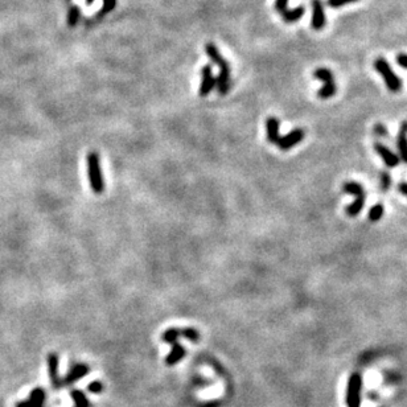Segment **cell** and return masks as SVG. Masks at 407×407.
Returning <instances> with one entry per match:
<instances>
[{"label": "cell", "instance_id": "obj_1", "mask_svg": "<svg viewBox=\"0 0 407 407\" xmlns=\"http://www.w3.org/2000/svg\"><path fill=\"white\" fill-rule=\"evenodd\" d=\"M87 176H89L90 188L96 195H101L105 191V181H103L102 168H101V158L98 152L91 151L86 156Z\"/></svg>", "mask_w": 407, "mask_h": 407}, {"label": "cell", "instance_id": "obj_2", "mask_svg": "<svg viewBox=\"0 0 407 407\" xmlns=\"http://www.w3.org/2000/svg\"><path fill=\"white\" fill-rule=\"evenodd\" d=\"M342 191L348 195H352L356 197L353 204L347 206V214L349 217H356L358 213L364 209L365 205V191L364 186L358 184L357 181H345L342 184Z\"/></svg>", "mask_w": 407, "mask_h": 407}, {"label": "cell", "instance_id": "obj_3", "mask_svg": "<svg viewBox=\"0 0 407 407\" xmlns=\"http://www.w3.org/2000/svg\"><path fill=\"white\" fill-rule=\"evenodd\" d=\"M374 68L381 74V77L384 78L387 89L390 90L391 93H398L402 89V82H400L399 77L394 73V70L391 69L390 64L387 62L386 58L378 57L377 60L374 61Z\"/></svg>", "mask_w": 407, "mask_h": 407}, {"label": "cell", "instance_id": "obj_4", "mask_svg": "<svg viewBox=\"0 0 407 407\" xmlns=\"http://www.w3.org/2000/svg\"><path fill=\"white\" fill-rule=\"evenodd\" d=\"M314 77L316 80H320L324 82V86L321 87L318 91V97L321 100H328L336 94L337 87H336V82H334L333 73L327 68H319L314 72Z\"/></svg>", "mask_w": 407, "mask_h": 407}, {"label": "cell", "instance_id": "obj_5", "mask_svg": "<svg viewBox=\"0 0 407 407\" xmlns=\"http://www.w3.org/2000/svg\"><path fill=\"white\" fill-rule=\"evenodd\" d=\"M361 390H362V377L358 373H353L348 380L347 404L348 407H360Z\"/></svg>", "mask_w": 407, "mask_h": 407}, {"label": "cell", "instance_id": "obj_6", "mask_svg": "<svg viewBox=\"0 0 407 407\" xmlns=\"http://www.w3.org/2000/svg\"><path fill=\"white\" fill-rule=\"evenodd\" d=\"M220 74L215 78V89L221 96H226L232 86V80H230V65L228 61L220 65Z\"/></svg>", "mask_w": 407, "mask_h": 407}, {"label": "cell", "instance_id": "obj_7", "mask_svg": "<svg viewBox=\"0 0 407 407\" xmlns=\"http://www.w3.org/2000/svg\"><path fill=\"white\" fill-rule=\"evenodd\" d=\"M215 89V77L210 65H205L201 69V82H200V97H208Z\"/></svg>", "mask_w": 407, "mask_h": 407}, {"label": "cell", "instance_id": "obj_8", "mask_svg": "<svg viewBox=\"0 0 407 407\" xmlns=\"http://www.w3.org/2000/svg\"><path fill=\"white\" fill-rule=\"evenodd\" d=\"M305 133L303 129H294L291 133H288L287 135L280 136L276 143V146L279 147V149L281 151H288L291 149L292 147H295L296 144L301 143V140L304 139Z\"/></svg>", "mask_w": 407, "mask_h": 407}, {"label": "cell", "instance_id": "obj_9", "mask_svg": "<svg viewBox=\"0 0 407 407\" xmlns=\"http://www.w3.org/2000/svg\"><path fill=\"white\" fill-rule=\"evenodd\" d=\"M89 371H90L89 365H86V364L73 365V366L70 367V370L68 371L67 375H65L62 380H61V384H62V386H65V385L74 384V382L80 381L81 378H83L85 375H87Z\"/></svg>", "mask_w": 407, "mask_h": 407}, {"label": "cell", "instance_id": "obj_10", "mask_svg": "<svg viewBox=\"0 0 407 407\" xmlns=\"http://www.w3.org/2000/svg\"><path fill=\"white\" fill-rule=\"evenodd\" d=\"M48 369H49V378L53 389L62 387L61 378L58 375V354L54 353V352L48 354Z\"/></svg>", "mask_w": 407, "mask_h": 407}, {"label": "cell", "instance_id": "obj_11", "mask_svg": "<svg viewBox=\"0 0 407 407\" xmlns=\"http://www.w3.org/2000/svg\"><path fill=\"white\" fill-rule=\"evenodd\" d=\"M325 25L324 7L321 0H312V28L315 30L323 29Z\"/></svg>", "mask_w": 407, "mask_h": 407}, {"label": "cell", "instance_id": "obj_12", "mask_svg": "<svg viewBox=\"0 0 407 407\" xmlns=\"http://www.w3.org/2000/svg\"><path fill=\"white\" fill-rule=\"evenodd\" d=\"M374 149H375V152L384 159L385 164H386L389 168H394V167H397L398 164H399V158H398L393 151H390V149L387 148L386 146H384L382 143H374Z\"/></svg>", "mask_w": 407, "mask_h": 407}, {"label": "cell", "instance_id": "obj_13", "mask_svg": "<svg viewBox=\"0 0 407 407\" xmlns=\"http://www.w3.org/2000/svg\"><path fill=\"white\" fill-rule=\"evenodd\" d=\"M279 127H280V122L278 118L275 116H268L266 119V135H267V140L271 144H276L280 138L279 135Z\"/></svg>", "mask_w": 407, "mask_h": 407}, {"label": "cell", "instance_id": "obj_14", "mask_svg": "<svg viewBox=\"0 0 407 407\" xmlns=\"http://www.w3.org/2000/svg\"><path fill=\"white\" fill-rule=\"evenodd\" d=\"M186 354V351L185 348L182 347L180 342H173L172 344V349H171V352H169V354L166 357V364L168 365V366H173V365H176L179 361H181L182 358L185 357Z\"/></svg>", "mask_w": 407, "mask_h": 407}, {"label": "cell", "instance_id": "obj_15", "mask_svg": "<svg viewBox=\"0 0 407 407\" xmlns=\"http://www.w3.org/2000/svg\"><path fill=\"white\" fill-rule=\"evenodd\" d=\"M397 144L398 149H399L400 158L407 164V122H403L400 124Z\"/></svg>", "mask_w": 407, "mask_h": 407}, {"label": "cell", "instance_id": "obj_16", "mask_svg": "<svg viewBox=\"0 0 407 407\" xmlns=\"http://www.w3.org/2000/svg\"><path fill=\"white\" fill-rule=\"evenodd\" d=\"M205 52L206 54H208L209 60L212 61L214 65H217V67H220V65H222V64L225 62V58H224V56H222L221 53H220L218 48L215 47L214 44L213 43H209L205 45Z\"/></svg>", "mask_w": 407, "mask_h": 407}, {"label": "cell", "instance_id": "obj_17", "mask_svg": "<svg viewBox=\"0 0 407 407\" xmlns=\"http://www.w3.org/2000/svg\"><path fill=\"white\" fill-rule=\"evenodd\" d=\"M305 8L303 6L298 8H294V10H287L281 14V17L286 23H295V21L300 20L301 17L304 16Z\"/></svg>", "mask_w": 407, "mask_h": 407}, {"label": "cell", "instance_id": "obj_18", "mask_svg": "<svg viewBox=\"0 0 407 407\" xmlns=\"http://www.w3.org/2000/svg\"><path fill=\"white\" fill-rule=\"evenodd\" d=\"M70 397L74 400L76 406L74 407H91L90 400L81 390H72L70 391Z\"/></svg>", "mask_w": 407, "mask_h": 407}, {"label": "cell", "instance_id": "obj_19", "mask_svg": "<svg viewBox=\"0 0 407 407\" xmlns=\"http://www.w3.org/2000/svg\"><path fill=\"white\" fill-rule=\"evenodd\" d=\"M179 337H180V328H168V329L163 332L162 334V340L164 341L166 344H171V345L179 340Z\"/></svg>", "mask_w": 407, "mask_h": 407}, {"label": "cell", "instance_id": "obj_20", "mask_svg": "<svg viewBox=\"0 0 407 407\" xmlns=\"http://www.w3.org/2000/svg\"><path fill=\"white\" fill-rule=\"evenodd\" d=\"M180 337H184L192 342H199L200 332L196 328H180Z\"/></svg>", "mask_w": 407, "mask_h": 407}, {"label": "cell", "instance_id": "obj_21", "mask_svg": "<svg viewBox=\"0 0 407 407\" xmlns=\"http://www.w3.org/2000/svg\"><path fill=\"white\" fill-rule=\"evenodd\" d=\"M384 212H385V208H384V204H381V202H378V204H375L374 206H371V209L369 210V221L371 222H377L380 221L381 218H382V215H384Z\"/></svg>", "mask_w": 407, "mask_h": 407}, {"label": "cell", "instance_id": "obj_22", "mask_svg": "<svg viewBox=\"0 0 407 407\" xmlns=\"http://www.w3.org/2000/svg\"><path fill=\"white\" fill-rule=\"evenodd\" d=\"M80 17H81L80 7L73 6V7L69 10V14H68V25L72 28L76 27L77 24H78V21H80Z\"/></svg>", "mask_w": 407, "mask_h": 407}, {"label": "cell", "instance_id": "obj_23", "mask_svg": "<svg viewBox=\"0 0 407 407\" xmlns=\"http://www.w3.org/2000/svg\"><path fill=\"white\" fill-rule=\"evenodd\" d=\"M45 398H47V394H45V390L41 389V387H36V389H34V390L30 391L29 399L34 400V402H36V403L44 404V402H45Z\"/></svg>", "mask_w": 407, "mask_h": 407}, {"label": "cell", "instance_id": "obj_24", "mask_svg": "<svg viewBox=\"0 0 407 407\" xmlns=\"http://www.w3.org/2000/svg\"><path fill=\"white\" fill-rule=\"evenodd\" d=\"M86 3L90 6V4L94 3V0H86ZM115 7H116V0H103V7L102 10L100 11V16L109 14V12H111Z\"/></svg>", "mask_w": 407, "mask_h": 407}, {"label": "cell", "instance_id": "obj_25", "mask_svg": "<svg viewBox=\"0 0 407 407\" xmlns=\"http://www.w3.org/2000/svg\"><path fill=\"white\" fill-rule=\"evenodd\" d=\"M356 2H358V0H328V6L332 8H340L347 6V4L356 3Z\"/></svg>", "mask_w": 407, "mask_h": 407}, {"label": "cell", "instance_id": "obj_26", "mask_svg": "<svg viewBox=\"0 0 407 407\" xmlns=\"http://www.w3.org/2000/svg\"><path fill=\"white\" fill-rule=\"evenodd\" d=\"M390 182H391L390 175H389L386 171H382V173H381V189H382V191H387L389 186H390Z\"/></svg>", "mask_w": 407, "mask_h": 407}, {"label": "cell", "instance_id": "obj_27", "mask_svg": "<svg viewBox=\"0 0 407 407\" xmlns=\"http://www.w3.org/2000/svg\"><path fill=\"white\" fill-rule=\"evenodd\" d=\"M87 390L90 391V393L93 394H100L103 391V384L101 382V381H93V382H90L89 386H87Z\"/></svg>", "mask_w": 407, "mask_h": 407}, {"label": "cell", "instance_id": "obj_28", "mask_svg": "<svg viewBox=\"0 0 407 407\" xmlns=\"http://www.w3.org/2000/svg\"><path fill=\"white\" fill-rule=\"evenodd\" d=\"M275 10L283 14L288 10V0H275Z\"/></svg>", "mask_w": 407, "mask_h": 407}, {"label": "cell", "instance_id": "obj_29", "mask_svg": "<svg viewBox=\"0 0 407 407\" xmlns=\"http://www.w3.org/2000/svg\"><path fill=\"white\" fill-rule=\"evenodd\" d=\"M397 62L400 68L407 69V54H398L397 56Z\"/></svg>", "mask_w": 407, "mask_h": 407}, {"label": "cell", "instance_id": "obj_30", "mask_svg": "<svg viewBox=\"0 0 407 407\" xmlns=\"http://www.w3.org/2000/svg\"><path fill=\"white\" fill-rule=\"evenodd\" d=\"M374 134L375 135H380V136H387V131H386V127L385 126H381V124H377V126L374 127Z\"/></svg>", "mask_w": 407, "mask_h": 407}, {"label": "cell", "instance_id": "obj_31", "mask_svg": "<svg viewBox=\"0 0 407 407\" xmlns=\"http://www.w3.org/2000/svg\"><path fill=\"white\" fill-rule=\"evenodd\" d=\"M398 188H399V192L407 197V182L406 181L399 182V186H398Z\"/></svg>", "mask_w": 407, "mask_h": 407}, {"label": "cell", "instance_id": "obj_32", "mask_svg": "<svg viewBox=\"0 0 407 407\" xmlns=\"http://www.w3.org/2000/svg\"><path fill=\"white\" fill-rule=\"evenodd\" d=\"M37 407H44V404H41V406H37Z\"/></svg>", "mask_w": 407, "mask_h": 407}]
</instances>
